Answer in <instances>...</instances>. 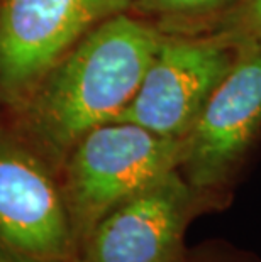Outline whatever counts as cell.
<instances>
[{"label": "cell", "mask_w": 261, "mask_h": 262, "mask_svg": "<svg viewBox=\"0 0 261 262\" xmlns=\"http://www.w3.org/2000/svg\"><path fill=\"white\" fill-rule=\"evenodd\" d=\"M183 139L163 137L129 122L87 132L65 158L63 191L78 247L110 210L180 168Z\"/></svg>", "instance_id": "7a4b0ae2"}, {"label": "cell", "mask_w": 261, "mask_h": 262, "mask_svg": "<svg viewBox=\"0 0 261 262\" xmlns=\"http://www.w3.org/2000/svg\"><path fill=\"white\" fill-rule=\"evenodd\" d=\"M132 0H0V100L21 105L88 32Z\"/></svg>", "instance_id": "8992f818"}, {"label": "cell", "mask_w": 261, "mask_h": 262, "mask_svg": "<svg viewBox=\"0 0 261 262\" xmlns=\"http://www.w3.org/2000/svg\"><path fill=\"white\" fill-rule=\"evenodd\" d=\"M180 262H261V257L229 242L207 241L185 249Z\"/></svg>", "instance_id": "30bf717a"}, {"label": "cell", "mask_w": 261, "mask_h": 262, "mask_svg": "<svg viewBox=\"0 0 261 262\" xmlns=\"http://www.w3.org/2000/svg\"><path fill=\"white\" fill-rule=\"evenodd\" d=\"M261 137V46L237 49L229 73L183 137L180 172L207 194L231 200L251 150Z\"/></svg>", "instance_id": "3957f363"}, {"label": "cell", "mask_w": 261, "mask_h": 262, "mask_svg": "<svg viewBox=\"0 0 261 262\" xmlns=\"http://www.w3.org/2000/svg\"><path fill=\"white\" fill-rule=\"evenodd\" d=\"M163 36L158 26L129 12L88 32L21 103L31 137L49 154L66 158L87 132L117 120Z\"/></svg>", "instance_id": "6da1fadb"}, {"label": "cell", "mask_w": 261, "mask_h": 262, "mask_svg": "<svg viewBox=\"0 0 261 262\" xmlns=\"http://www.w3.org/2000/svg\"><path fill=\"white\" fill-rule=\"evenodd\" d=\"M0 262H80L61 186L27 142L2 125Z\"/></svg>", "instance_id": "277c9868"}, {"label": "cell", "mask_w": 261, "mask_h": 262, "mask_svg": "<svg viewBox=\"0 0 261 262\" xmlns=\"http://www.w3.org/2000/svg\"><path fill=\"white\" fill-rule=\"evenodd\" d=\"M229 202L190 186L180 169L170 171L98 222L82 244L80 262H180L192 220Z\"/></svg>", "instance_id": "5b68a950"}, {"label": "cell", "mask_w": 261, "mask_h": 262, "mask_svg": "<svg viewBox=\"0 0 261 262\" xmlns=\"http://www.w3.org/2000/svg\"><path fill=\"white\" fill-rule=\"evenodd\" d=\"M237 0H132L134 10L144 17H154L161 26H200L210 24L231 9ZM198 27V29H200Z\"/></svg>", "instance_id": "ba28073f"}, {"label": "cell", "mask_w": 261, "mask_h": 262, "mask_svg": "<svg viewBox=\"0 0 261 262\" xmlns=\"http://www.w3.org/2000/svg\"><path fill=\"white\" fill-rule=\"evenodd\" d=\"M236 54L207 34L165 32L136 97L115 122L183 139L229 73Z\"/></svg>", "instance_id": "52a82bcc"}, {"label": "cell", "mask_w": 261, "mask_h": 262, "mask_svg": "<svg viewBox=\"0 0 261 262\" xmlns=\"http://www.w3.org/2000/svg\"><path fill=\"white\" fill-rule=\"evenodd\" d=\"M197 34H207L236 51L261 46V0H237Z\"/></svg>", "instance_id": "9c48e42d"}]
</instances>
